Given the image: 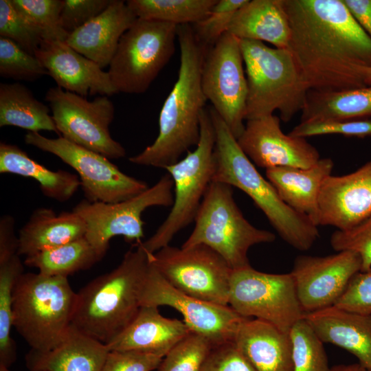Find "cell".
<instances>
[{
  "label": "cell",
  "mask_w": 371,
  "mask_h": 371,
  "mask_svg": "<svg viewBox=\"0 0 371 371\" xmlns=\"http://www.w3.org/2000/svg\"><path fill=\"white\" fill-rule=\"evenodd\" d=\"M291 51L309 90L366 87L371 37L341 0H283Z\"/></svg>",
  "instance_id": "obj_1"
},
{
  "label": "cell",
  "mask_w": 371,
  "mask_h": 371,
  "mask_svg": "<svg viewBox=\"0 0 371 371\" xmlns=\"http://www.w3.org/2000/svg\"><path fill=\"white\" fill-rule=\"evenodd\" d=\"M177 40L178 77L161 109L158 136L129 157L133 164L166 169L199 141L201 115L207 101L201 86V69L209 47L200 42L192 25H178Z\"/></svg>",
  "instance_id": "obj_2"
},
{
  "label": "cell",
  "mask_w": 371,
  "mask_h": 371,
  "mask_svg": "<svg viewBox=\"0 0 371 371\" xmlns=\"http://www.w3.org/2000/svg\"><path fill=\"white\" fill-rule=\"evenodd\" d=\"M128 251L120 264L77 293L71 325L107 345L134 319L140 307V291L149 266L141 243Z\"/></svg>",
  "instance_id": "obj_3"
},
{
  "label": "cell",
  "mask_w": 371,
  "mask_h": 371,
  "mask_svg": "<svg viewBox=\"0 0 371 371\" xmlns=\"http://www.w3.org/2000/svg\"><path fill=\"white\" fill-rule=\"evenodd\" d=\"M209 111L216 136L212 181L244 192L286 243L300 251L309 249L319 236L318 227L281 199L275 187L241 150L223 120L212 107Z\"/></svg>",
  "instance_id": "obj_4"
},
{
  "label": "cell",
  "mask_w": 371,
  "mask_h": 371,
  "mask_svg": "<svg viewBox=\"0 0 371 371\" xmlns=\"http://www.w3.org/2000/svg\"><path fill=\"white\" fill-rule=\"evenodd\" d=\"M248 94L245 120L280 112L284 122L302 111L308 88L291 51L240 40Z\"/></svg>",
  "instance_id": "obj_5"
},
{
  "label": "cell",
  "mask_w": 371,
  "mask_h": 371,
  "mask_svg": "<svg viewBox=\"0 0 371 371\" xmlns=\"http://www.w3.org/2000/svg\"><path fill=\"white\" fill-rule=\"evenodd\" d=\"M76 297L67 277L23 273L13 290V326L31 350H50L71 325Z\"/></svg>",
  "instance_id": "obj_6"
},
{
  "label": "cell",
  "mask_w": 371,
  "mask_h": 371,
  "mask_svg": "<svg viewBox=\"0 0 371 371\" xmlns=\"http://www.w3.org/2000/svg\"><path fill=\"white\" fill-rule=\"evenodd\" d=\"M194 221V229L181 247L206 245L232 270L250 266L247 254L252 246L276 239L273 233L256 227L244 217L232 187L221 182L210 183Z\"/></svg>",
  "instance_id": "obj_7"
},
{
  "label": "cell",
  "mask_w": 371,
  "mask_h": 371,
  "mask_svg": "<svg viewBox=\"0 0 371 371\" xmlns=\"http://www.w3.org/2000/svg\"><path fill=\"white\" fill-rule=\"evenodd\" d=\"M215 131L209 109L201 115L200 138L193 151L166 168L173 180V204L165 221L141 245L148 254L169 245L173 237L194 221L214 171Z\"/></svg>",
  "instance_id": "obj_8"
},
{
  "label": "cell",
  "mask_w": 371,
  "mask_h": 371,
  "mask_svg": "<svg viewBox=\"0 0 371 371\" xmlns=\"http://www.w3.org/2000/svg\"><path fill=\"white\" fill-rule=\"evenodd\" d=\"M178 25L137 19L122 35L109 68L117 93L145 92L175 52Z\"/></svg>",
  "instance_id": "obj_9"
},
{
  "label": "cell",
  "mask_w": 371,
  "mask_h": 371,
  "mask_svg": "<svg viewBox=\"0 0 371 371\" xmlns=\"http://www.w3.org/2000/svg\"><path fill=\"white\" fill-rule=\"evenodd\" d=\"M229 306L243 317L265 321L287 334L305 315L291 272L265 273L251 265L233 270Z\"/></svg>",
  "instance_id": "obj_10"
},
{
  "label": "cell",
  "mask_w": 371,
  "mask_h": 371,
  "mask_svg": "<svg viewBox=\"0 0 371 371\" xmlns=\"http://www.w3.org/2000/svg\"><path fill=\"white\" fill-rule=\"evenodd\" d=\"M173 186V180L167 173L154 186L127 200L106 203L85 199L73 211L85 221V237L103 258L115 236H121L126 242L135 245L142 242V213L150 207L172 205Z\"/></svg>",
  "instance_id": "obj_11"
},
{
  "label": "cell",
  "mask_w": 371,
  "mask_h": 371,
  "mask_svg": "<svg viewBox=\"0 0 371 371\" xmlns=\"http://www.w3.org/2000/svg\"><path fill=\"white\" fill-rule=\"evenodd\" d=\"M149 260L172 286L183 293L208 302L229 305L233 270L209 247L167 245L150 254Z\"/></svg>",
  "instance_id": "obj_12"
},
{
  "label": "cell",
  "mask_w": 371,
  "mask_h": 371,
  "mask_svg": "<svg viewBox=\"0 0 371 371\" xmlns=\"http://www.w3.org/2000/svg\"><path fill=\"white\" fill-rule=\"evenodd\" d=\"M24 140L27 144L56 155L75 170L85 199L90 202L118 203L149 188L146 182L122 172L107 157L61 136L50 139L37 132H28Z\"/></svg>",
  "instance_id": "obj_13"
},
{
  "label": "cell",
  "mask_w": 371,
  "mask_h": 371,
  "mask_svg": "<svg viewBox=\"0 0 371 371\" xmlns=\"http://www.w3.org/2000/svg\"><path fill=\"white\" fill-rule=\"evenodd\" d=\"M45 100L49 103L61 137L108 159L125 157L124 148L109 132L115 108L108 96L100 95L89 101L56 86L48 89Z\"/></svg>",
  "instance_id": "obj_14"
},
{
  "label": "cell",
  "mask_w": 371,
  "mask_h": 371,
  "mask_svg": "<svg viewBox=\"0 0 371 371\" xmlns=\"http://www.w3.org/2000/svg\"><path fill=\"white\" fill-rule=\"evenodd\" d=\"M243 63L240 40L226 32L208 47L201 69L205 96L236 139L245 125L248 87Z\"/></svg>",
  "instance_id": "obj_15"
},
{
  "label": "cell",
  "mask_w": 371,
  "mask_h": 371,
  "mask_svg": "<svg viewBox=\"0 0 371 371\" xmlns=\"http://www.w3.org/2000/svg\"><path fill=\"white\" fill-rule=\"evenodd\" d=\"M139 301L141 306H168L176 309L190 330L207 338L213 346L234 341L240 324L246 319L229 305L208 302L178 290L150 262Z\"/></svg>",
  "instance_id": "obj_16"
},
{
  "label": "cell",
  "mask_w": 371,
  "mask_h": 371,
  "mask_svg": "<svg viewBox=\"0 0 371 371\" xmlns=\"http://www.w3.org/2000/svg\"><path fill=\"white\" fill-rule=\"evenodd\" d=\"M325 256H297L291 271L305 313L334 306L361 270L359 254L340 251Z\"/></svg>",
  "instance_id": "obj_17"
},
{
  "label": "cell",
  "mask_w": 371,
  "mask_h": 371,
  "mask_svg": "<svg viewBox=\"0 0 371 371\" xmlns=\"http://www.w3.org/2000/svg\"><path fill=\"white\" fill-rule=\"evenodd\" d=\"M237 142L250 161L266 170L276 167L307 168L320 159L318 150L305 138L283 133L275 115L247 120Z\"/></svg>",
  "instance_id": "obj_18"
},
{
  "label": "cell",
  "mask_w": 371,
  "mask_h": 371,
  "mask_svg": "<svg viewBox=\"0 0 371 371\" xmlns=\"http://www.w3.org/2000/svg\"><path fill=\"white\" fill-rule=\"evenodd\" d=\"M318 214V226H333L341 231L371 216V160L351 173L330 175L324 180Z\"/></svg>",
  "instance_id": "obj_19"
},
{
  "label": "cell",
  "mask_w": 371,
  "mask_h": 371,
  "mask_svg": "<svg viewBox=\"0 0 371 371\" xmlns=\"http://www.w3.org/2000/svg\"><path fill=\"white\" fill-rule=\"evenodd\" d=\"M35 56L58 87L83 97L117 93L108 71L71 47L65 41L43 40Z\"/></svg>",
  "instance_id": "obj_20"
},
{
  "label": "cell",
  "mask_w": 371,
  "mask_h": 371,
  "mask_svg": "<svg viewBox=\"0 0 371 371\" xmlns=\"http://www.w3.org/2000/svg\"><path fill=\"white\" fill-rule=\"evenodd\" d=\"M122 0H112L98 16L69 34L66 43L101 68L109 66L122 35L137 20Z\"/></svg>",
  "instance_id": "obj_21"
},
{
  "label": "cell",
  "mask_w": 371,
  "mask_h": 371,
  "mask_svg": "<svg viewBox=\"0 0 371 371\" xmlns=\"http://www.w3.org/2000/svg\"><path fill=\"white\" fill-rule=\"evenodd\" d=\"M304 318L323 343L347 350L363 368L371 370V315L332 306L305 313Z\"/></svg>",
  "instance_id": "obj_22"
},
{
  "label": "cell",
  "mask_w": 371,
  "mask_h": 371,
  "mask_svg": "<svg viewBox=\"0 0 371 371\" xmlns=\"http://www.w3.org/2000/svg\"><path fill=\"white\" fill-rule=\"evenodd\" d=\"M190 332L183 322L162 316L158 307L141 306L132 322L106 346L109 350H137L164 358Z\"/></svg>",
  "instance_id": "obj_23"
},
{
  "label": "cell",
  "mask_w": 371,
  "mask_h": 371,
  "mask_svg": "<svg viewBox=\"0 0 371 371\" xmlns=\"http://www.w3.org/2000/svg\"><path fill=\"white\" fill-rule=\"evenodd\" d=\"M234 342L256 371H293L289 334L268 322L245 319Z\"/></svg>",
  "instance_id": "obj_24"
},
{
  "label": "cell",
  "mask_w": 371,
  "mask_h": 371,
  "mask_svg": "<svg viewBox=\"0 0 371 371\" xmlns=\"http://www.w3.org/2000/svg\"><path fill=\"white\" fill-rule=\"evenodd\" d=\"M333 166L330 158H321L307 168L284 166L267 169L266 177L289 207L318 227L319 192Z\"/></svg>",
  "instance_id": "obj_25"
},
{
  "label": "cell",
  "mask_w": 371,
  "mask_h": 371,
  "mask_svg": "<svg viewBox=\"0 0 371 371\" xmlns=\"http://www.w3.org/2000/svg\"><path fill=\"white\" fill-rule=\"evenodd\" d=\"M109 351L106 345L71 325L58 346L46 352L30 350L25 361L30 370L101 371Z\"/></svg>",
  "instance_id": "obj_26"
},
{
  "label": "cell",
  "mask_w": 371,
  "mask_h": 371,
  "mask_svg": "<svg viewBox=\"0 0 371 371\" xmlns=\"http://www.w3.org/2000/svg\"><path fill=\"white\" fill-rule=\"evenodd\" d=\"M227 32L239 40L289 48L291 29L283 0H247L234 14Z\"/></svg>",
  "instance_id": "obj_27"
},
{
  "label": "cell",
  "mask_w": 371,
  "mask_h": 371,
  "mask_svg": "<svg viewBox=\"0 0 371 371\" xmlns=\"http://www.w3.org/2000/svg\"><path fill=\"white\" fill-rule=\"evenodd\" d=\"M85 221L73 210L56 215L49 208L34 210L19 234V256H29L84 237Z\"/></svg>",
  "instance_id": "obj_28"
},
{
  "label": "cell",
  "mask_w": 371,
  "mask_h": 371,
  "mask_svg": "<svg viewBox=\"0 0 371 371\" xmlns=\"http://www.w3.org/2000/svg\"><path fill=\"white\" fill-rule=\"evenodd\" d=\"M0 172L32 178L45 196L59 202L69 200L81 186L78 175L63 170H51L17 146L5 142L0 144Z\"/></svg>",
  "instance_id": "obj_29"
},
{
  "label": "cell",
  "mask_w": 371,
  "mask_h": 371,
  "mask_svg": "<svg viewBox=\"0 0 371 371\" xmlns=\"http://www.w3.org/2000/svg\"><path fill=\"white\" fill-rule=\"evenodd\" d=\"M300 122L371 119V86L338 90H308Z\"/></svg>",
  "instance_id": "obj_30"
},
{
  "label": "cell",
  "mask_w": 371,
  "mask_h": 371,
  "mask_svg": "<svg viewBox=\"0 0 371 371\" xmlns=\"http://www.w3.org/2000/svg\"><path fill=\"white\" fill-rule=\"evenodd\" d=\"M17 126L29 132L59 134L49 108L20 83L0 85V126Z\"/></svg>",
  "instance_id": "obj_31"
},
{
  "label": "cell",
  "mask_w": 371,
  "mask_h": 371,
  "mask_svg": "<svg viewBox=\"0 0 371 371\" xmlns=\"http://www.w3.org/2000/svg\"><path fill=\"white\" fill-rule=\"evenodd\" d=\"M102 257L85 236L59 247L26 256L24 264L47 276L67 277L91 268Z\"/></svg>",
  "instance_id": "obj_32"
},
{
  "label": "cell",
  "mask_w": 371,
  "mask_h": 371,
  "mask_svg": "<svg viewBox=\"0 0 371 371\" xmlns=\"http://www.w3.org/2000/svg\"><path fill=\"white\" fill-rule=\"evenodd\" d=\"M128 7L137 19L194 25L210 13L217 0H128Z\"/></svg>",
  "instance_id": "obj_33"
},
{
  "label": "cell",
  "mask_w": 371,
  "mask_h": 371,
  "mask_svg": "<svg viewBox=\"0 0 371 371\" xmlns=\"http://www.w3.org/2000/svg\"><path fill=\"white\" fill-rule=\"evenodd\" d=\"M23 266L19 254L0 263V366L9 368L16 358V345L10 336L13 290Z\"/></svg>",
  "instance_id": "obj_34"
},
{
  "label": "cell",
  "mask_w": 371,
  "mask_h": 371,
  "mask_svg": "<svg viewBox=\"0 0 371 371\" xmlns=\"http://www.w3.org/2000/svg\"><path fill=\"white\" fill-rule=\"evenodd\" d=\"M293 371H330L323 342L304 319L289 333Z\"/></svg>",
  "instance_id": "obj_35"
},
{
  "label": "cell",
  "mask_w": 371,
  "mask_h": 371,
  "mask_svg": "<svg viewBox=\"0 0 371 371\" xmlns=\"http://www.w3.org/2000/svg\"><path fill=\"white\" fill-rule=\"evenodd\" d=\"M0 35L34 56L44 39L42 30L19 12L12 0L0 1Z\"/></svg>",
  "instance_id": "obj_36"
},
{
  "label": "cell",
  "mask_w": 371,
  "mask_h": 371,
  "mask_svg": "<svg viewBox=\"0 0 371 371\" xmlns=\"http://www.w3.org/2000/svg\"><path fill=\"white\" fill-rule=\"evenodd\" d=\"M212 347L207 338L190 332L163 358L157 371H201Z\"/></svg>",
  "instance_id": "obj_37"
},
{
  "label": "cell",
  "mask_w": 371,
  "mask_h": 371,
  "mask_svg": "<svg viewBox=\"0 0 371 371\" xmlns=\"http://www.w3.org/2000/svg\"><path fill=\"white\" fill-rule=\"evenodd\" d=\"M0 75L5 78L33 80L47 71L34 55L12 40L0 36Z\"/></svg>",
  "instance_id": "obj_38"
},
{
  "label": "cell",
  "mask_w": 371,
  "mask_h": 371,
  "mask_svg": "<svg viewBox=\"0 0 371 371\" xmlns=\"http://www.w3.org/2000/svg\"><path fill=\"white\" fill-rule=\"evenodd\" d=\"M14 7L42 30L43 40L66 41L69 34L60 25L64 0H12Z\"/></svg>",
  "instance_id": "obj_39"
},
{
  "label": "cell",
  "mask_w": 371,
  "mask_h": 371,
  "mask_svg": "<svg viewBox=\"0 0 371 371\" xmlns=\"http://www.w3.org/2000/svg\"><path fill=\"white\" fill-rule=\"evenodd\" d=\"M247 0H217L203 19L192 25L198 39L207 47L212 46L225 33L236 12Z\"/></svg>",
  "instance_id": "obj_40"
},
{
  "label": "cell",
  "mask_w": 371,
  "mask_h": 371,
  "mask_svg": "<svg viewBox=\"0 0 371 371\" xmlns=\"http://www.w3.org/2000/svg\"><path fill=\"white\" fill-rule=\"evenodd\" d=\"M289 134L305 139L308 137L334 134L364 138L371 137V119L300 122Z\"/></svg>",
  "instance_id": "obj_41"
},
{
  "label": "cell",
  "mask_w": 371,
  "mask_h": 371,
  "mask_svg": "<svg viewBox=\"0 0 371 371\" xmlns=\"http://www.w3.org/2000/svg\"><path fill=\"white\" fill-rule=\"evenodd\" d=\"M330 245L336 251H351L361 260V271L371 269V216L347 230L333 233Z\"/></svg>",
  "instance_id": "obj_42"
},
{
  "label": "cell",
  "mask_w": 371,
  "mask_h": 371,
  "mask_svg": "<svg viewBox=\"0 0 371 371\" xmlns=\"http://www.w3.org/2000/svg\"><path fill=\"white\" fill-rule=\"evenodd\" d=\"M112 0H64L60 16L61 28L68 34L98 16Z\"/></svg>",
  "instance_id": "obj_43"
},
{
  "label": "cell",
  "mask_w": 371,
  "mask_h": 371,
  "mask_svg": "<svg viewBox=\"0 0 371 371\" xmlns=\"http://www.w3.org/2000/svg\"><path fill=\"white\" fill-rule=\"evenodd\" d=\"M334 306L349 311L371 315V269L357 273Z\"/></svg>",
  "instance_id": "obj_44"
},
{
  "label": "cell",
  "mask_w": 371,
  "mask_h": 371,
  "mask_svg": "<svg viewBox=\"0 0 371 371\" xmlns=\"http://www.w3.org/2000/svg\"><path fill=\"white\" fill-rule=\"evenodd\" d=\"M163 358L137 350H109L101 371H153Z\"/></svg>",
  "instance_id": "obj_45"
},
{
  "label": "cell",
  "mask_w": 371,
  "mask_h": 371,
  "mask_svg": "<svg viewBox=\"0 0 371 371\" xmlns=\"http://www.w3.org/2000/svg\"><path fill=\"white\" fill-rule=\"evenodd\" d=\"M201 371H256L234 341L213 346Z\"/></svg>",
  "instance_id": "obj_46"
},
{
  "label": "cell",
  "mask_w": 371,
  "mask_h": 371,
  "mask_svg": "<svg viewBox=\"0 0 371 371\" xmlns=\"http://www.w3.org/2000/svg\"><path fill=\"white\" fill-rule=\"evenodd\" d=\"M15 221L10 215L0 220V263L18 254L19 236L15 234Z\"/></svg>",
  "instance_id": "obj_47"
},
{
  "label": "cell",
  "mask_w": 371,
  "mask_h": 371,
  "mask_svg": "<svg viewBox=\"0 0 371 371\" xmlns=\"http://www.w3.org/2000/svg\"><path fill=\"white\" fill-rule=\"evenodd\" d=\"M350 13L371 37V0H341Z\"/></svg>",
  "instance_id": "obj_48"
},
{
  "label": "cell",
  "mask_w": 371,
  "mask_h": 371,
  "mask_svg": "<svg viewBox=\"0 0 371 371\" xmlns=\"http://www.w3.org/2000/svg\"><path fill=\"white\" fill-rule=\"evenodd\" d=\"M362 367L359 363L339 365L330 368V371H361Z\"/></svg>",
  "instance_id": "obj_49"
},
{
  "label": "cell",
  "mask_w": 371,
  "mask_h": 371,
  "mask_svg": "<svg viewBox=\"0 0 371 371\" xmlns=\"http://www.w3.org/2000/svg\"><path fill=\"white\" fill-rule=\"evenodd\" d=\"M365 82L367 86H371V67L368 69Z\"/></svg>",
  "instance_id": "obj_50"
},
{
  "label": "cell",
  "mask_w": 371,
  "mask_h": 371,
  "mask_svg": "<svg viewBox=\"0 0 371 371\" xmlns=\"http://www.w3.org/2000/svg\"><path fill=\"white\" fill-rule=\"evenodd\" d=\"M0 371H10L9 368L0 366ZM30 371H47V370H30Z\"/></svg>",
  "instance_id": "obj_51"
},
{
  "label": "cell",
  "mask_w": 371,
  "mask_h": 371,
  "mask_svg": "<svg viewBox=\"0 0 371 371\" xmlns=\"http://www.w3.org/2000/svg\"><path fill=\"white\" fill-rule=\"evenodd\" d=\"M361 371H371V370H365L364 368H361Z\"/></svg>",
  "instance_id": "obj_52"
}]
</instances>
